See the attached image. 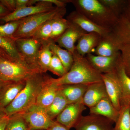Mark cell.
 I'll use <instances>...</instances> for the list:
<instances>
[{"label": "cell", "mask_w": 130, "mask_h": 130, "mask_svg": "<svg viewBox=\"0 0 130 130\" xmlns=\"http://www.w3.org/2000/svg\"><path fill=\"white\" fill-rule=\"evenodd\" d=\"M74 62L71 68L63 77L49 81L58 86L67 84L89 85L102 81L101 74L92 66L85 56H81L76 50L72 54Z\"/></svg>", "instance_id": "6da1fadb"}, {"label": "cell", "mask_w": 130, "mask_h": 130, "mask_svg": "<svg viewBox=\"0 0 130 130\" xmlns=\"http://www.w3.org/2000/svg\"><path fill=\"white\" fill-rule=\"evenodd\" d=\"M44 73H37L25 80L24 88L5 108L7 116L23 112L35 104L38 95L49 77Z\"/></svg>", "instance_id": "7a4b0ae2"}, {"label": "cell", "mask_w": 130, "mask_h": 130, "mask_svg": "<svg viewBox=\"0 0 130 130\" xmlns=\"http://www.w3.org/2000/svg\"><path fill=\"white\" fill-rule=\"evenodd\" d=\"M76 10L96 25L112 30L119 17L99 0H69Z\"/></svg>", "instance_id": "3957f363"}, {"label": "cell", "mask_w": 130, "mask_h": 130, "mask_svg": "<svg viewBox=\"0 0 130 130\" xmlns=\"http://www.w3.org/2000/svg\"><path fill=\"white\" fill-rule=\"evenodd\" d=\"M66 7H56L49 11L40 13L23 19L13 36L15 40L31 37L41 26L48 20L63 18L66 13Z\"/></svg>", "instance_id": "277c9868"}, {"label": "cell", "mask_w": 130, "mask_h": 130, "mask_svg": "<svg viewBox=\"0 0 130 130\" xmlns=\"http://www.w3.org/2000/svg\"><path fill=\"white\" fill-rule=\"evenodd\" d=\"M37 73L42 72L16 62L0 49V78L4 82L25 81Z\"/></svg>", "instance_id": "5b68a950"}, {"label": "cell", "mask_w": 130, "mask_h": 130, "mask_svg": "<svg viewBox=\"0 0 130 130\" xmlns=\"http://www.w3.org/2000/svg\"><path fill=\"white\" fill-rule=\"evenodd\" d=\"M15 42L18 51L24 62L29 67L41 72L38 68V59L42 42L31 37L17 39Z\"/></svg>", "instance_id": "8992f818"}, {"label": "cell", "mask_w": 130, "mask_h": 130, "mask_svg": "<svg viewBox=\"0 0 130 130\" xmlns=\"http://www.w3.org/2000/svg\"><path fill=\"white\" fill-rule=\"evenodd\" d=\"M21 113L30 130H47L54 120L49 118L45 108L36 104Z\"/></svg>", "instance_id": "52a82bcc"}, {"label": "cell", "mask_w": 130, "mask_h": 130, "mask_svg": "<svg viewBox=\"0 0 130 130\" xmlns=\"http://www.w3.org/2000/svg\"><path fill=\"white\" fill-rule=\"evenodd\" d=\"M34 6H29L22 9L16 10L0 18V20L6 23L19 20L26 17L51 11L56 8L53 4L46 0H37Z\"/></svg>", "instance_id": "ba28073f"}, {"label": "cell", "mask_w": 130, "mask_h": 130, "mask_svg": "<svg viewBox=\"0 0 130 130\" xmlns=\"http://www.w3.org/2000/svg\"><path fill=\"white\" fill-rule=\"evenodd\" d=\"M86 109L83 101L68 104L56 118V121L70 129L74 128Z\"/></svg>", "instance_id": "9c48e42d"}, {"label": "cell", "mask_w": 130, "mask_h": 130, "mask_svg": "<svg viewBox=\"0 0 130 130\" xmlns=\"http://www.w3.org/2000/svg\"><path fill=\"white\" fill-rule=\"evenodd\" d=\"M114 124L103 116L89 114L82 116L74 128L76 130H113Z\"/></svg>", "instance_id": "30bf717a"}, {"label": "cell", "mask_w": 130, "mask_h": 130, "mask_svg": "<svg viewBox=\"0 0 130 130\" xmlns=\"http://www.w3.org/2000/svg\"><path fill=\"white\" fill-rule=\"evenodd\" d=\"M101 76L105 85L108 96L115 108L119 111L121 106L122 94L116 70L113 72L101 74Z\"/></svg>", "instance_id": "8fae6325"}, {"label": "cell", "mask_w": 130, "mask_h": 130, "mask_svg": "<svg viewBox=\"0 0 130 130\" xmlns=\"http://www.w3.org/2000/svg\"><path fill=\"white\" fill-rule=\"evenodd\" d=\"M85 56L92 66L101 74L115 71L121 59L120 52L109 57L95 55L91 53L88 54Z\"/></svg>", "instance_id": "7c38bea8"}, {"label": "cell", "mask_w": 130, "mask_h": 130, "mask_svg": "<svg viewBox=\"0 0 130 130\" xmlns=\"http://www.w3.org/2000/svg\"><path fill=\"white\" fill-rule=\"evenodd\" d=\"M67 19L87 33L96 32L103 37L107 35L112 30L97 25L76 10L71 12Z\"/></svg>", "instance_id": "4fadbf2b"}, {"label": "cell", "mask_w": 130, "mask_h": 130, "mask_svg": "<svg viewBox=\"0 0 130 130\" xmlns=\"http://www.w3.org/2000/svg\"><path fill=\"white\" fill-rule=\"evenodd\" d=\"M87 33L75 24L71 23L69 27L57 40L56 42L61 47L73 54L76 50L75 44L85 33Z\"/></svg>", "instance_id": "5bb4252c"}, {"label": "cell", "mask_w": 130, "mask_h": 130, "mask_svg": "<svg viewBox=\"0 0 130 130\" xmlns=\"http://www.w3.org/2000/svg\"><path fill=\"white\" fill-rule=\"evenodd\" d=\"M105 85L103 81L88 85L84 97L83 102L89 108L94 106L105 97H107Z\"/></svg>", "instance_id": "9a60e30c"}, {"label": "cell", "mask_w": 130, "mask_h": 130, "mask_svg": "<svg viewBox=\"0 0 130 130\" xmlns=\"http://www.w3.org/2000/svg\"><path fill=\"white\" fill-rule=\"evenodd\" d=\"M25 81L6 82L0 90V106L5 108L24 88Z\"/></svg>", "instance_id": "2e32d148"}, {"label": "cell", "mask_w": 130, "mask_h": 130, "mask_svg": "<svg viewBox=\"0 0 130 130\" xmlns=\"http://www.w3.org/2000/svg\"><path fill=\"white\" fill-rule=\"evenodd\" d=\"M120 44L111 32L102 37L99 44L95 49L96 55L111 56L119 53Z\"/></svg>", "instance_id": "e0dca14e"}, {"label": "cell", "mask_w": 130, "mask_h": 130, "mask_svg": "<svg viewBox=\"0 0 130 130\" xmlns=\"http://www.w3.org/2000/svg\"><path fill=\"white\" fill-rule=\"evenodd\" d=\"M89 114L103 116L111 120L115 123L118 117L119 111L115 108L107 96L90 108Z\"/></svg>", "instance_id": "ac0fdd59"}, {"label": "cell", "mask_w": 130, "mask_h": 130, "mask_svg": "<svg viewBox=\"0 0 130 130\" xmlns=\"http://www.w3.org/2000/svg\"><path fill=\"white\" fill-rule=\"evenodd\" d=\"M101 38V36L96 32L85 33L78 41L76 46V51L83 56L91 53L97 46Z\"/></svg>", "instance_id": "d6986e66"}, {"label": "cell", "mask_w": 130, "mask_h": 130, "mask_svg": "<svg viewBox=\"0 0 130 130\" xmlns=\"http://www.w3.org/2000/svg\"><path fill=\"white\" fill-rule=\"evenodd\" d=\"M88 86L81 84L64 85L59 86V89L69 104L83 101Z\"/></svg>", "instance_id": "ffe728a7"}, {"label": "cell", "mask_w": 130, "mask_h": 130, "mask_svg": "<svg viewBox=\"0 0 130 130\" xmlns=\"http://www.w3.org/2000/svg\"><path fill=\"white\" fill-rule=\"evenodd\" d=\"M111 32L120 44L130 43V22L121 14Z\"/></svg>", "instance_id": "44dd1931"}, {"label": "cell", "mask_w": 130, "mask_h": 130, "mask_svg": "<svg viewBox=\"0 0 130 130\" xmlns=\"http://www.w3.org/2000/svg\"><path fill=\"white\" fill-rule=\"evenodd\" d=\"M49 77L38 95L35 103L36 105L44 108L51 105L59 89V86L50 82Z\"/></svg>", "instance_id": "7402d4cb"}, {"label": "cell", "mask_w": 130, "mask_h": 130, "mask_svg": "<svg viewBox=\"0 0 130 130\" xmlns=\"http://www.w3.org/2000/svg\"><path fill=\"white\" fill-rule=\"evenodd\" d=\"M116 72L121 86V106L124 104L130 105V77L126 73L121 58L116 66Z\"/></svg>", "instance_id": "603a6c76"}, {"label": "cell", "mask_w": 130, "mask_h": 130, "mask_svg": "<svg viewBox=\"0 0 130 130\" xmlns=\"http://www.w3.org/2000/svg\"><path fill=\"white\" fill-rule=\"evenodd\" d=\"M15 41V39L0 36V49L16 62L28 66L24 62L19 53Z\"/></svg>", "instance_id": "cb8c5ba5"}, {"label": "cell", "mask_w": 130, "mask_h": 130, "mask_svg": "<svg viewBox=\"0 0 130 130\" xmlns=\"http://www.w3.org/2000/svg\"><path fill=\"white\" fill-rule=\"evenodd\" d=\"M50 41L42 42L41 47L38 53V68L41 72L46 73L48 71L50 64L53 53L50 48Z\"/></svg>", "instance_id": "d4e9b609"}, {"label": "cell", "mask_w": 130, "mask_h": 130, "mask_svg": "<svg viewBox=\"0 0 130 130\" xmlns=\"http://www.w3.org/2000/svg\"><path fill=\"white\" fill-rule=\"evenodd\" d=\"M68 104L66 99L59 89L53 103L45 109L49 118L52 120H54Z\"/></svg>", "instance_id": "484cf974"}, {"label": "cell", "mask_w": 130, "mask_h": 130, "mask_svg": "<svg viewBox=\"0 0 130 130\" xmlns=\"http://www.w3.org/2000/svg\"><path fill=\"white\" fill-rule=\"evenodd\" d=\"M50 48L53 54L56 55L60 59L67 72L69 71L74 62L72 54L66 50L63 49L56 43L51 41Z\"/></svg>", "instance_id": "4316f807"}, {"label": "cell", "mask_w": 130, "mask_h": 130, "mask_svg": "<svg viewBox=\"0 0 130 130\" xmlns=\"http://www.w3.org/2000/svg\"><path fill=\"white\" fill-rule=\"evenodd\" d=\"M113 130H130V105L121 106Z\"/></svg>", "instance_id": "83f0119b"}, {"label": "cell", "mask_w": 130, "mask_h": 130, "mask_svg": "<svg viewBox=\"0 0 130 130\" xmlns=\"http://www.w3.org/2000/svg\"><path fill=\"white\" fill-rule=\"evenodd\" d=\"M71 24L67 19L59 18L52 20L51 35L50 41L56 43V41L66 30Z\"/></svg>", "instance_id": "f1b7e54d"}, {"label": "cell", "mask_w": 130, "mask_h": 130, "mask_svg": "<svg viewBox=\"0 0 130 130\" xmlns=\"http://www.w3.org/2000/svg\"><path fill=\"white\" fill-rule=\"evenodd\" d=\"M5 130H30L28 123L21 113L9 116Z\"/></svg>", "instance_id": "f546056e"}, {"label": "cell", "mask_w": 130, "mask_h": 130, "mask_svg": "<svg viewBox=\"0 0 130 130\" xmlns=\"http://www.w3.org/2000/svg\"><path fill=\"white\" fill-rule=\"evenodd\" d=\"M52 20H48L41 26L32 34L31 38L41 42L50 41Z\"/></svg>", "instance_id": "4dcf8cb0"}, {"label": "cell", "mask_w": 130, "mask_h": 130, "mask_svg": "<svg viewBox=\"0 0 130 130\" xmlns=\"http://www.w3.org/2000/svg\"><path fill=\"white\" fill-rule=\"evenodd\" d=\"M23 19L8 22L5 24L0 25V36L7 38L14 39L13 36Z\"/></svg>", "instance_id": "1f68e13d"}, {"label": "cell", "mask_w": 130, "mask_h": 130, "mask_svg": "<svg viewBox=\"0 0 130 130\" xmlns=\"http://www.w3.org/2000/svg\"><path fill=\"white\" fill-rule=\"evenodd\" d=\"M99 2L119 17L124 10L126 2L121 0H99Z\"/></svg>", "instance_id": "d6a6232c"}, {"label": "cell", "mask_w": 130, "mask_h": 130, "mask_svg": "<svg viewBox=\"0 0 130 130\" xmlns=\"http://www.w3.org/2000/svg\"><path fill=\"white\" fill-rule=\"evenodd\" d=\"M48 71L59 77H63L67 73L63 63L58 56L54 54H53L52 56Z\"/></svg>", "instance_id": "836d02e7"}, {"label": "cell", "mask_w": 130, "mask_h": 130, "mask_svg": "<svg viewBox=\"0 0 130 130\" xmlns=\"http://www.w3.org/2000/svg\"><path fill=\"white\" fill-rule=\"evenodd\" d=\"M120 51L121 63L126 73L130 77V43L120 44Z\"/></svg>", "instance_id": "e575fe53"}, {"label": "cell", "mask_w": 130, "mask_h": 130, "mask_svg": "<svg viewBox=\"0 0 130 130\" xmlns=\"http://www.w3.org/2000/svg\"><path fill=\"white\" fill-rule=\"evenodd\" d=\"M35 5V0H16V10Z\"/></svg>", "instance_id": "d590c367"}, {"label": "cell", "mask_w": 130, "mask_h": 130, "mask_svg": "<svg viewBox=\"0 0 130 130\" xmlns=\"http://www.w3.org/2000/svg\"><path fill=\"white\" fill-rule=\"evenodd\" d=\"M0 3L11 12L14 11L16 9V0H2Z\"/></svg>", "instance_id": "8d00e7d4"}, {"label": "cell", "mask_w": 130, "mask_h": 130, "mask_svg": "<svg viewBox=\"0 0 130 130\" xmlns=\"http://www.w3.org/2000/svg\"><path fill=\"white\" fill-rule=\"evenodd\" d=\"M47 130H70L65 126L54 120Z\"/></svg>", "instance_id": "74e56055"}, {"label": "cell", "mask_w": 130, "mask_h": 130, "mask_svg": "<svg viewBox=\"0 0 130 130\" xmlns=\"http://www.w3.org/2000/svg\"><path fill=\"white\" fill-rule=\"evenodd\" d=\"M9 116H6L0 120V130H5L9 120Z\"/></svg>", "instance_id": "f35d334b"}, {"label": "cell", "mask_w": 130, "mask_h": 130, "mask_svg": "<svg viewBox=\"0 0 130 130\" xmlns=\"http://www.w3.org/2000/svg\"><path fill=\"white\" fill-rule=\"evenodd\" d=\"M11 13L9 10L0 3V18Z\"/></svg>", "instance_id": "ab89813d"}, {"label": "cell", "mask_w": 130, "mask_h": 130, "mask_svg": "<svg viewBox=\"0 0 130 130\" xmlns=\"http://www.w3.org/2000/svg\"><path fill=\"white\" fill-rule=\"evenodd\" d=\"M122 14L130 22V6H127L124 8Z\"/></svg>", "instance_id": "60d3db41"}, {"label": "cell", "mask_w": 130, "mask_h": 130, "mask_svg": "<svg viewBox=\"0 0 130 130\" xmlns=\"http://www.w3.org/2000/svg\"><path fill=\"white\" fill-rule=\"evenodd\" d=\"M6 116V115L5 113V108L0 106V120Z\"/></svg>", "instance_id": "b9f144b4"}, {"label": "cell", "mask_w": 130, "mask_h": 130, "mask_svg": "<svg viewBox=\"0 0 130 130\" xmlns=\"http://www.w3.org/2000/svg\"><path fill=\"white\" fill-rule=\"evenodd\" d=\"M5 83H6V82H4V81H3V80H2V79L0 78V90H1V89L2 88L3 86V85H4Z\"/></svg>", "instance_id": "7bdbcfd3"}, {"label": "cell", "mask_w": 130, "mask_h": 130, "mask_svg": "<svg viewBox=\"0 0 130 130\" xmlns=\"http://www.w3.org/2000/svg\"></svg>", "instance_id": "ee69618b"}]
</instances>
